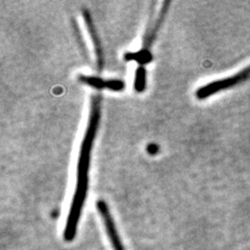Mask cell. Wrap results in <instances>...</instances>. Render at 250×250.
Here are the masks:
<instances>
[{
    "mask_svg": "<svg viewBox=\"0 0 250 250\" xmlns=\"http://www.w3.org/2000/svg\"><path fill=\"white\" fill-rule=\"evenodd\" d=\"M154 4H155V2H152L150 18H149V22H148V26H147L146 33L144 36V40H143V47L141 48V50L144 52H147V53H151V51H150L151 45L153 44L156 36H158V34H159V30L163 24V22L166 18L171 1H165L163 3L158 16H156L155 20H153V12H154L153 5Z\"/></svg>",
    "mask_w": 250,
    "mask_h": 250,
    "instance_id": "3957f363",
    "label": "cell"
},
{
    "mask_svg": "<svg viewBox=\"0 0 250 250\" xmlns=\"http://www.w3.org/2000/svg\"><path fill=\"white\" fill-rule=\"evenodd\" d=\"M158 150H159V147H158V145H155V144H150L149 146L147 147V151H148V153H150V154H155L156 152H158Z\"/></svg>",
    "mask_w": 250,
    "mask_h": 250,
    "instance_id": "9c48e42d",
    "label": "cell"
},
{
    "mask_svg": "<svg viewBox=\"0 0 250 250\" xmlns=\"http://www.w3.org/2000/svg\"><path fill=\"white\" fill-rule=\"evenodd\" d=\"M101 115V97L98 94L91 98V108L89 115V121L85 129V134L81 145L80 156L77 163L76 173V187L70 206L69 215L64 229V240L66 242H72L77 232V226L82 216V210L87 198L88 186H89V168L91 161V151L96 137V132L99 126Z\"/></svg>",
    "mask_w": 250,
    "mask_h": 250,
    "instance_id": "6da1fadb",
    "label": "cell"
},
{
    "mask_svg": "<svg viewBox=\"0 0 250 250\" xmlns=\"http://www.w3.org/2000/svg\"><path fill=\"white\" fill-rule=\"evenodd\" d=\"M146 69L144 66H139L136 71V77H135V83L134 87L136 92L142 93L146 89Z\"/></svg>",
    "mask_w": 250,
    "mask_h": 250,
    "instance_id": "ba28073f",
    "label": "cell"
},
{
    "mask_svg": "<svg viewBox=\"0 0 250 250\" xmlns=\"http://www.w3.org/2000/svg\"><path fill=\"white\" fill-rule=\"evenodd\" d=\"M80 82L89 85L96 90H103L108 89L115 92H120L124 90L125 83L120 80H104V78L98 76H92V75H80L78 77Z\"/></svg>",
    "mask_w": 250,
    "mask_h": 250,
    "instance_id": "8992f818",
    "label": "cell"
},
{
    "mask_svg": "<svg viewBox=\"0 0 250 250\" xmlns=\"http://www.w3.org/2000/svg\"><path fill=\"white\" fill-rule=\"evenodd\" d=\"M250 80V66L246 67L242 71L236 73L234 75L222 78L202 85L196 91V97L199 100L208 98L215 94L221 92L223 90H228L230 88L236 87V85Z\"/></svg>",
    "mask_w": 250,
    "mask_h": 250,
    "instance_id": "7a4b0ae2",
    "label": "cell"
},
{
    "mask_svg": "<svg viewBox=\"0 0 250 250\" xmlns=\"http://www.w3.org/2000/svg\"><path fill=\"white\" fill-rule=\"evenodd\" d=\"M96 208L98 209L101 218H103L104 229H105V231H106V234H107L109 241H111L113 249L114 250H125L123 247L119 233H118V230H117V228L115 225L114 219L111 215V212H109V208L105 203V201L98 200L96 203Z\"/></svg>",
    "mask_w": 250,
    "mask_h": 250,
    "instance_id": "277c9868",
    "label": "cell"
},
{
    "mask_svg": "<svg viewBox=\"0 0 250 250\" xmlns=\"http://www.w3.org/2000/svg\"><path fill=\"white\" fill-rule=\"evenodd\" d=\"M83 20H84V23H85V26H87L89 36H90L91 40L93 42L94 50H95L97 69H98L99 72H101V71H103V69H104V56L103 46H101V43H100V39L98 37L95 25H94L93 19H92L91 15H90L88 10H83Z\"/></svg>",
    "mask_w": 250,
    "mask_h": 250,
    "instance_id": "5b68a950",
    "label": "cell"
},
{
    "mask_svg": "<svg viewBox=\"0 0 250 250\" xmlns=\"http://www.w3.org/2000/svg\"><path fill=\"white\" fill-rule=\"evenodd\" d=\"M124 59L126 61H135V62H139L140 66H144L152 61V54L144 52L140 49L137 52L125 53Z\"/></svg>",
    "mask_w": 250,
    "mask_h": 250,
    "instance_id": "52a82bcc",
    "label": "cell"
}]
</instances>
